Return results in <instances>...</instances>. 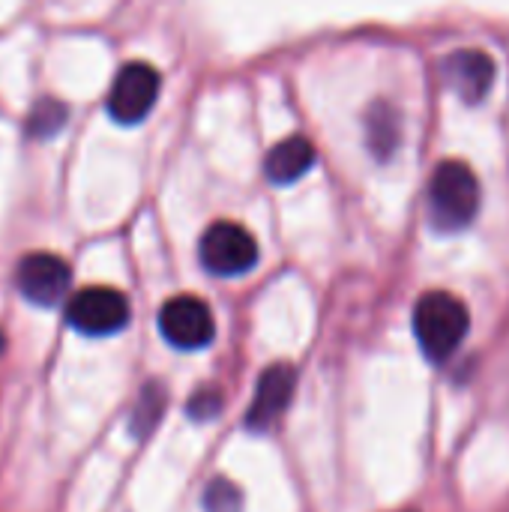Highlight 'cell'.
<instances>
[{
	"label": "cell",
	"instance_id": "cell-3",
	"mask_svg": "<svg viewBox=\"0 0 509 512\" xmlns=\"http://www.w3.org/2000/svg\"><path fill=\"white\" fill-rule=\"evenodd\" d=\"M198 258L207 273L234 279V276H246L249 270H255L258 243L243 225L222 219L204 231V237L198 243Z\"/></svg>",
	"mask_w": 509,
	"mask_h": 512
},
{
	"label": "cell",
	"instance_id": "cell-7",
	"mask_svg": "<svg viewBox=\"0 0 509 512\" xmlns=\"http://www.w3.org/2000/svg\"><path fill=\"white\" fill-rule=\"evenodd\" d=\"M69 282H72L69 264L51 252L24 255L18 261V270H15V285H18L21 297L33 306H42V309L60 306L63 297L69 294Z\"/></svg>",
	"mask_w": 509,
	"mask_h": 512
},
{
	"label": "cell",
	"instance_id": "cell-2",
	"mask_svg": "<svg viewBox=\"0 0 509 512\" xmlns=\"http://www.w3.org/2000/svg\"><path fill=\"white\" fill-rule=\"evenodd\" d=\"M480 213V180L465 162H441L429 183V219L441 234L465 231Z\"/></svg>",
	"mask_w": 509,
	"mask_h": 512
},
{
	"label": "cell",
	"instance_id": "cell-4",
	"mask_svg": "<svg viewBox=\"0 0 509 512\" xmlns=\"http://www.w3.org/2000/svg\"><path fill=\"white\" fill-rule=\"evenodd\" d=\"M159 333L177 351H201L216 339V321L201 297L180 294L159 309Z\"/></svg>",
	"mask_w": 509,
	"mask_h": 512
},
{
	"label": "cell",
	"instance_id": "cell-11",
	"mask_svg": "<svg viewBox=\"0 0 509 512\" xmlns=\"http://www.w3.org/2000/svg\"><path fill=\"white\" fill-rule=\"evenodd\" d=\"M162 411H165V390L162 384H147L132 408V435L135 438H147L159 420H162Z\"/></svg>",
	"mask_w": 509,
	"mask_h": 512
},
{
	"label": "cell",
	"instance_id": "cell-8",
	"mask_svg": "<svg viewBox=\"0 0 509 512\" xmlns=\"http://www.w3.org/2000/svg\"><path fill=\"white\" fill-rule=\"evenodd\" d=\"M294 390H297V369L294 366H288V363L267 366L255 384V396H252V405L246 411L243 426L255 435L270 432L282 420V414L288 411Z\"/></svg>",
	"mask_w": 509,
	"mask_h": 512
},
{
	"label": "cell",
	"instance_id": "cell-12",
	"mask_svg": "<svg viewBox=\"0 0 509 512\" xmlns=\"http://www.w3.org/2000/svg\"><path fill=\"white\" fill-rule=\"evenodd\" d=\"M369 144L384 159L399 144V117L390 111V105H375L369 111Z\"/></svg>",
	"mask_w": 509,
	"mask_h": 512
},
{
	"label": "cell",
	"instance_id": "cell-15",
	"mask_svg": "<svg viewBox=\"0 0 509 512\" xmlns=\"http://www.w3.org/2000/svg\"><path fill=\"white\" fill-rule=\"evenodd\" d=\"M63 123H66V108L60 102H54V99H42L30 114V132L39 135V138L54 135Z\"/></svg>",
	"mask_w": 509,
	"mask_h": 512
},
{
	"label": "cell",
	"instance_id": "cell-14",
	"mask_svg": "<svg viewBox=\"0 0 509 512\" xmlns=\"http://www.w3.org/2000/svg\"><path fill=\"white\" fill-rule=\"evenodd\" d=\"M222 408H225L222 390L207 384V387H198V390L192 393V399H189V405H186V414H189L195 423H210V420H216V417L222 414Z\"/></svg>",
	"mask_w": 509,
	"mask_h": 512
},
{
	"label": "cell",
	"instance_id": "cell-5",
	"mask_svg": "<svg viewBox=\"0 0 509 512\" xmlns=\"http://www.w3.org/2000/svg\"><path fill=\"white\" fill-rule=\"evenodd\" d=\"M66 321L84 336H114L129 324V300L114 288H84L66 303Z\"/></svg>",
	"mask_w": 509,
	"mask_h": 512
},
{
	"label": "cell",
	"instance_id": "cell-16",
	"mask_svg": "<svg viewBox=\"0 0 509 512\" xmlns=\"http://www.w3.org/2000/svg\"><path fill=\"white\" fill-rule=\"evenodd\" d=\"M0 351H3V333H0Z\"/></svg>",
	"mask_w": 509,
	"mask_h": 512
},
{
	"label": "cell",
	"instance_id": "cell-13",
	"mask_svg": "<svg viewBox=\"0 0 509 512\" xmlns=\"http://www.w3.org/2000/svg\"><path fill=\"white\" fill-rule=\"evenodd\" d=\"M201 504H204V512H243V492L231 480L216 477L207 483Z\"/></svg>",
	"mask_w": 509,
	"mask_h": 512
},
{
	"label": "cell",
	"instance_id": "cell-9",
	"mask_svg": "<svg viewBox=\"0 0 509 512\" xmlns=\"http://www.w3.org/2000/svg\"><path fill=\"white\" fill-rule=\"evenodd\" d=\"M444 78L459 99L477 105L495 84V60L480 48H459L444 60Z\"/></svg>",
	"mask_w": 509,
	"mask_h": 512
},
{
	"label": "cell",
	"instance_id": "cell-17",
	"mask_svg": "<svg viewBox=\"0 0 509 512\" xmlns=\"http://www.w3.org/2000/svg\"><path fill=\"white\" fill-rule=\"evenodd\" d=\"M411 512H414V510H411Z\"/></svg>",
	"mask_w": 509,
	"mask_h": 512
},
{
	"label": "cell",
	"instance_id": "cell-10",
	"mask_svg": "<svg viewBox=\"0 0 509 512\" xmlns=\"http://www.w3.org/2000/svg\"><path fill=\"white\" fill-rule=\"evenodd\" d=\"M315 159H318V153H315V147L309 144V138L291 135V138H282V141L267 153V159H264V174H267L273 183L285 186V183H294V180H300L303 174H309L312 165H315Z\"/></svg>",
	"mask_w": 509,
	"mask_h": 512
},
{
	"label": "cell",
	"instance_id": "cell-1",
	"mask_svg": "<svg viewBox=\"0 0 509 512\" xmlns=\"http://www.w3.org/2000/svg\"><path fill=\"white\" fill-rule=\"evenodd\" d=\"M471 330L468 306L450 291H429L414 306V336L432 363L450 360Z\"/></svg>",
	"mask_w": 509,
	"mask_h": 512
},
{
	"label": "cell",
	"instance_id": "cell-6",
	"mask_svg": "<svg viewBox=\"0 0 509 512\" xmlns=\"http://www.w3.org/2000/svg\"><path fill=\"white\" fill-rule=\"evenodd\" d=\"M159 87H162V78L150 63H141V60L126 63L117 72V78H114V84L108 90V114H111V120H117L123 126L141 123L153 111Z\"/></svg>",
	"mask_w": 509,
	"mask_h": 512
}]
</instances>
